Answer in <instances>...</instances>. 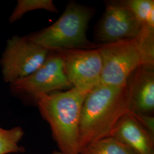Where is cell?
I'll list each match as a JSON object with an SVG mask.
<instances>
[{
	"mask_svg": "<svg viewBox=\"0 0 154 154\" xmlns=\"http://www.w3.org/2000/svg\"><path fill=\"white\" fill-rule=\"evenodd\" d=\"M130 109L127 83L121 87L99 84L90 91L83 102L79 122L80 152L90 143L111 137L118 122Z\"/></svg>",
	"mask_w": 154,
	"mask_h": 154,
	"instance_id": "1",
	"label": "cell"
},
{
	"mask_svg": "<svg viewBox=\"0 0 154 154\" xmlns=\"http://www.w3.org/2000/svg\"><path fill=\"white\" fill-rule=\"evenodd\" d=\"M88 93L72 88L41 95L36 105L49 125L62 154H79V126L83 103Z\"/></svg>",
	"mask_w": 154,
	"mask_h": 154,
	"instance_id": "2",
	"label": "cell"
},
{
	"mask_svg": "<svg viewBox=\"0 0 154 154\" xmlns=\"http://www.w3.org/2000/svg\"><path fill=\"white\" fill-rule=\"evenodd\" d=\"M92 11L71 2L54 23L26 36L29 40L49 50L61 49H93L86 36Z\"/></svg>",
	"mask_w": 154,
	"mask_h": 154,
	"instance_id": "3",
	"label": "cell"
},
{
	"mask_svg": "<svg viewBox=\"0 0 154 154\" xmlns=\"http://www.w3.org/2000/svg\"><path fill=\"white\" fill-rule=\"evenodd\" d=\"M72 88L65 74L61 56L50 50L41 66L27 77L10 84L9 91L12 96L22 102L36 105L41 95Z\"/></svg>",
	"mask_w": 154,
	"mask_h": 154,
	"instance_id": "4",
	"label": "cell"
},
{
	"mask_svg": "<svg viewBox=\"0 0 154 154\" xmlns=\"http://www.w3.org/2000/svg\"><path fill=\"white\" fill-rule=\"evenodd\" d=\"M50 50L17 34L8 39L0 58L2 80L9 85L27 77L41 66Z\"/></svg>",
	"mask_w": 154,
	"mask_h": 154,
	"instance_id": "5",
	"label": "cell"
},
{
	"mask_svg": "<svg viewBox=\"0 0 154 154\" xmlns=\"http://www.w3.org/2000/svg\"><path fill=\"white\" fill-rule=\"evenodd\" d=\"M98 49L102 60L100 84L123 86L134 72L142 66L135 38L104 44Z\"/></svg>",
	"mask_w": 154,
	"mask_h": 154,
	"instance_id": "6",
	"label": "cell"
},
{
	"mask_svg": "<svg viewBox=\"0 0 154 154\" xmlns=\"http://www.w3.org/2000/svg\"><path fill=\"white\" fill-rule=\"evenodd\" d=\"M64 70L72 87L88 93L100 84L102 60L98 47L93 49H61Z\"/></svg>",
	"mask_w": 154,
	"mask_h": 154,
	"instance_id": "7",
	"label": "cell"
},
{
	"mask_svg": "<svg viewBox=\"0 0 154 154\" xmlns=\"http://www.w3.org/2000/svg\"><path fill=\"white\" fill-rule=\"evenodd\" d=\"M141 25L131 11L116 2L106 6L96 36L105 44L131 39L138 35Z\"/></svg>",
	"mask_w": 154,
	"mask_h": 154,
	"instance_id": "8",
	"label": "cell"
},
{
	"mask_svg": "<svg viewBox=\"0 0 154 154\" xmlns=\"http://www.w3.org/2000/svg\"><path fill=\"white\" fill-rule=\"evenodd\" d=\"M154 67L141 66L129 78L130 111L149 114L154 109Z\"/></svg>",
	"mask_w": 154,
	"mask_h": 154,
	"instance_id": "9",
	"label": "cell"
},
{
	"mask_svg": "<svg viewBox=\"0 0 154 154\" xmlns=\"http://www.w3.org/2000/svg\"><path fill=\"white\" fill-rule=\"evenodd\" d=\"M111 137L125 144L136 154H154V136L129 112L118 122Z\"/></svg>",
	"mask_w": 154,
	"mask_h": 154,
	"instance_id": "10",
	"label": "cell"
},
{
	"mask_svg": "<svg viewBox=\"0 0 154 154\" xmlns=\"http://www.w3.org/2000/svg\"><path fill=\"white\" fill-rule=\"evenodd\" d=\"M79 154H136L125 144L112 137L90 143Z\"/></svg>",
	"mask_w": 154,
	"mask_h": 154,
	"instance_id": "11",
	"label": "cell"
},
{
	"mask_svg": "<svg viewBox=\"0 0 154 154\" xmlns=\"http://www.w3.org/2000/svg\"><path fill=\"white\" fill-rule=\"evenodd\" d=\"M142 66H154V26L141 25L135 38Z\"/></svg>",
	"mask_w": 154,
	"mask_h": 154,
	"instance_id": "12",
	"label": "cell"
},
{
	"mask_svg": "<svg viewBox=\"0 0 154 154\" xmlns=\"http://www.w3.org/2000/svg\"><path fill=\"white\" fill-rule=\"evenodd\" d=\"M37 10L58 13L52 0H18L16 5L8 18V22L14 23L20 21L28 12Z\"/></svg>",
	"mask_w": 154,
	"mask_h": 154,
	"instance_id": "13",
	"label": "cell"
},
{
	"mask_svg": "<svg viewBox=\"0 0 154 154\" xmlns=\"http://www.w3.org/2000/svg\"><path fill=\"white\" fill-rule=\"evenodd\" d=\"M118 3L131 11L141 24L154 26V0H126Z\"/></svg>",
	"mask_w": 154,
	"mask_h": 154,
	"instance_id": "14",
	"label": "cell"
},
{
	"mask_svg": "<svg viewBox=\"0 0 154 154\" xmlns=\"http://www.w3.org/2000/svg\"><path fill=\"white\" fill-rule=\"evenodd\" d=\"M24 132L21 127L16 126L11 129H4L0 126V154L20 153L23 151L18 143L23 136Z\"/></svg>",
	"mask_w": 154,
	"mask_h": 154,
	"instance_id": "15",
	"label": "cell"
},
{
	"mask_svg": "<svg viewBox=\"0 0 154 154\" xmlns=\"http://www.w3.org/2000/svg\"><path fill=\"white\" fill-rule=\"evenodd\" d=\"M129 113L149 131L152 135L154 136V118L149 114L136 113L129 111Z\"/></svg>",
	"mask_w": 154,
	"mask_h": 154,
	"instance_id": "16",
	"label": "cell"
},
{
	"mask_svg": "<svg viewBox=\"0 0 154 154\" xmlns=\"http://www.w3.org/2000/svg\"><path fill=\"white\" fill-rule=\"evenodd\" d=\"M53 154H62L60 152H57V151H56V152H54L53 153Z\"/></svg>",
	"mask_w": 154,
	"mask_h": 154,
	"instance_id": "17",
	"label": "cell"
}]
</instances>
